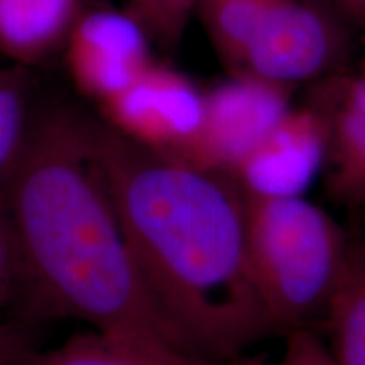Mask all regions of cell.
<instances>
[{"instance_id": "obj_1", "label": "cell", "mask_w": 365, "mask_h": 365, "mask_svg": "<svg viewBox=\"0 0 365 365\" xmlns=\"http://www.w3.org/2000/svg\"><path fill=\"white\" fill-rule=\"evenodd\" d=\"M88 143L137 267L191 349L228 364L277 335L250 269L239 181L144 148L91 117Z\"/></svg>"}, {"instance_id": "obj_2", "label": "cell", "mask_w": 365, "mask_h": 365, "mask_svg": "<svg viewBox=\"0 0 365 365\" xmlns=\"http://www.w3.org/2000/svg\"><path fill=\"white\" fill-rule=\"evenodd\" d=\"M38 317L195 352L168 322L132 254L88 143V115L43 105L2 200Z\"/></svg>"}, {"instance_id": "obj_3", "label": "cell", "mask_w": 365, "mask_h": 365, "mask_svg": "<svg viewBox=\"0 0 365 365\" xmlns=\"http://www.w3.org/2000/svg\"><path fill=\"white\" fill-rule=\"evenodd\" d=\"M245 200L250 269L277 335L325 325L354 237L303 196Z\"/></svg>"}, {"instance_id": "obj_4", "label": "cell", "mask_w": 365, "mask_h": 365, "mask_svg": "<svg viewBox=\"0 0 365 365\" xmlns=\"http://www.w3.org/2000/svg\"><path fill=\"white\" fill-rule=\"evenodd\" d=\"M196 9L234 76L293 90L327 76L339 56L336 27L303 0H198Z\"/></svg>"}, {"instance_id": "obj_5", "label": "cell", "mask_w": 365, "mask_h": 365, "mask_svg": "<svg viewBox=\"0 0 365 365\" xmlns=\"http://www.w3.org/2000/svg\"><path fill=\"white\" fill-rule=\"evenodd\" d=\"M102 120L144 148L191 163L205 120V91L181 71L154 63L115 97Z\"/></svg>"}, {"instance_id": "obj_6", "label": "cell", "mask_w": 365, "mask_h": 365, "mask_svg": "<svg viewBox=\"0 0 365 365\" xmlns=\"http://www.w3.org/2000/svg\"><path fill=\"white\" fill-rule=\"evenodd\" d=\"M150 36L132 12L83 0L63 46L68 75L98 105L115 97L153 66Z\"/></svg>"}, {"instance_id": "obj_7", "label": "cell", "mask_w": 365, "mask_h": 365, "mask_svg": "<svg viewBox=\"0 0 365 365\" xmlns=\"http://www.w3.org/2000/svg\"><path fill=\"white\" fill-rule=\"evenodd\" d=\"M291 90L232 76L205 91V120L191 164L235 175L291 112Z\"/></svg>"}, {"instance_id": "obj_8", "label": "cell", "mask_w": 365, "mask_h": 365, "mask_svg": "<svg viewBox=\"0 0 365 365\" xmlns=\"http://www.w3.org/2000/svg\"><path fill=\"white\" fill-rule=\"evenodd\" d=\"M327 150V118L309 102L291 108L234 178L247 195L303 196L313 178L325 170Z\"/></svg>"}, {"instance_id": "obj_9", "label": "cell", "mask_w": 365, "mask_h": 365, "mask_svg": "<svg viewBox=\"0 0 365 365\" xmlns=\"http://www.w3.org/2000/svg\"><path fill=\"white\" fill-rule=\"evenodd\" d=\"M327 118V186L336 202L365 207V73L328 76L309 100Z\"/></svg>"}, {"instance_id": "obj_10", "label": "cell", "mask_w": 365, "mask_h": 365, "mask_svg": "<svg viewBox=\"0 0 365 365\" xmlns=\"http://www.w3.org/2000/svg\"><path fill=\"white\" fill-rule=\"evenodd\" d=\"M83 0H0V53L39 66L63 49Z\"/></svg>"}, {"instance_id": "obj_11", "label": "cell", "mask_w": 365, "mask_h": 365, "mask_svg": "<svg viewBox=\"0 0 365 365\" xmlns=\"http://www.w3.org/2000/svg\"><path fill=\"white\" fill-rule=\"evenodd\" d=\"M230 364V362H228ZM173 345L90 330L44 354H29L19 365H228Z\"/></svg>"}, {"instance_id": "obj_12", "label": "cell", "mask_w": 365, "mask_h": 365, "mask_svg": "<svg viewBox=\"0 0 365 365\" xmlns=\"http://www.w3.org/2000/svg\"><path fill=\"white\" fill-rule=\"evenodd\" d=\"M43 105L33 68L14 63L0 68V202L22 161Z\"/></svg>"}, {"instance_id": "obj_13", "label": "cell", "mask_w": 365, "mask_h": 365, "mask_svg": "<svg viewBox=\"0 0 365 365\" xmlns=\"http://www.w3.org/2000/svg\"><path fill=\"white\" fill-rule=\"evenodd\" d=\"M325 327L339 365H365V239L354 237L349 264L333 296Z\"/></svg>"}, {"instance_id": "obj_14", "label": "cell", "mask_w": 365, "mask_h": 365, "mask_svg": "<svg viewBox=\"0 0 365 365\" xmlns=\"http://www.w3.org/2000/svg\"><path fill=\"white\" fill-rule=\"evenodd\" d=\"M17 308L38 314L17 235L6 207L0 202V325H7L2 318Z\"/></svg>"}, {"instance_id": "obj_15", "label": "cell", "mask_w": 365, "mask_h": 365, "mask_svg": "<svg viewBox=\"0 0 365 365\" xmlns=\"http://www.w3.org/2000/svg\"><path fill=\"white\" fill-rule=\"evenodd\" d=\"M198 0H130V12L143 22L150 39L175 48L185 36Z\"/></svg>"}, {"instance_id": "obj_16", "label": "cell", "mask_w": 365, "mask_h": 365, "mask_svg": "<svg viewBox=\"0 0 365 365\" xmlns=\"http://www.w3.org/2000/svg\"><path fill=\"white\" fill-rule=\"evenodd\" d=\"M284 339L282 357L271 365H339L317 330H293Z\"/></svg>"}, {"instance_id": "obj_17", "label": "cell", "mask_w": 365, "mask_h": 365, "mask_svg": "<svg viewBox=\"0 0 365 365\" xmlns=\"http://www.w3.org/2000/svg\"><path fill=\"white\" fill-rule=\"evenodd\" d=\"M27 355L19 333L12 327H0V365H19Z\"/></svg>"}, {"instance_id": "obj_18", "label": "cell", "mask_w": 365, "mask_h": 365, "mask_svg": "<svg viewBox=\"0 0 365 365\" xmlns=\"http://www.w3.org/2000/svg\"><path fill=\"white\" fill-rule=\"evenodd\" d=\"M228 365H271V364H267L266 360L259 357H245V355H242V357L232 360Z\"/></svg>"}, {"instance_id": "obj_19", "label": "cell", "mask_w": 365, "mask_h": 365, "mask_svg": "<svg viewBox=\"0 0 365 365\" xmlns=\"http://www.w3.org/2000/svg\"><path fill=\"white\" fill-rule=\"evenodd\" d=\"M346 7L357 14H365V0H341Z\"/></svg>"}, {"instance_id": "obj_20", "label": "cell", "mask_w": 365, "mask_h": 365, "mask_svg": "<svg viewBox=\"0 0 365 365\" xmlns=\"http://www.w3.org/2000/svg\"><path fill=\"white\" fill-rule=\"evenodd\" d=\"M360 215H362V223H364V239H365V207L359 210Z\"/></svg>"}, {"instance_id": "obj_21", "label": "cell", "mask_w": 365, "mask_h": 365, "mask_svg": "<svg viewBox=\"0 0 365 365\" xmlns=\"http://www.w3.org/2000/svg\"><path fill=\"white\" fill-rule=\"evenodd\" d=\"M0 327H9V325H0Z\"/></svg>"}]
</instances>
